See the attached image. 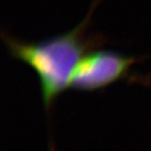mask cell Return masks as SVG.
Returning <instances> with one entry per match:
<instances>
[{
    "label": "cell",
    "instance_id": "cell-1",
    "mask_svg": "<svg viewBox=\"0 0 151 151\" xmlns=\"http://www.w3.org/2000/svg\"><path fill=\"white\" fill-rule=\"evenodd\" d=\"M93 9L94 6L88 16L72 30L38 42H25L3 34L10 56L37 73L47 116L56 99L70 88L73 73L83 57L101 45L100 37L87 34Z\"/></svg>",
    "mask_w": 151,
    "mask_h": 151
},
{
    "label": "cell",
    "instance_id": "cell-2",
    "mask_svg": "<svg viewBox=\"0 0 151 151\" xmlns=\"http://www.w3.org/2000/svg\"><path fill=\"white\" fill-rule=\"evenodd\" d=\"M137 61L113 50H92L85 55L76 68L70 88L92 92L123 79Z\"/></svg>",
    "mask_w": 151,
    "mask_h": 151
}]
</instances>
